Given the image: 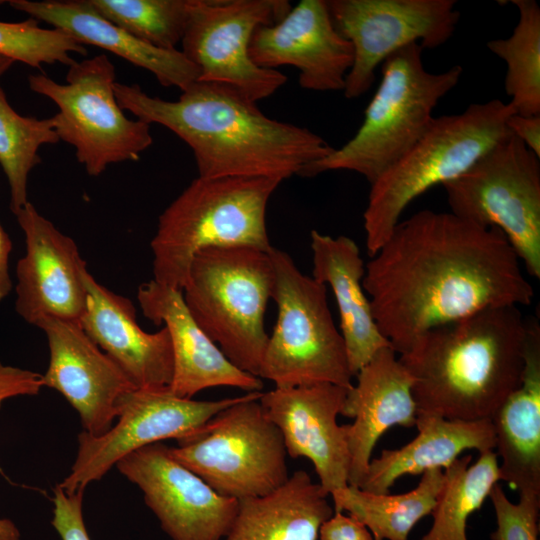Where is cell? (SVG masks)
Returning <instances> with one entry per match:
<instances>
[{"instance_id":"83f0119b","label":"cell","mask_w":540,"mask_h":540,"mask_svg":"<svg viewBox=\"0 0 540 540\" xmlns=\"http://www.w3.org/2000/svg\"><path fill=\"white\" fill-rule=\"evenodd\" d=\"M442 482V470L432 468L406 493L375 494L348 485L330 495L334 511H347L369 529L374 540H408L413 527L431 514Z\"/></svg>"},{"instance_id":"d590c367","label":"cell","mask_w":540,"mask_h":540,"mask_svg":"<svg viewBox=\"0 0 540 540\" xmlns=\"http://www.w3.org/2000/svg\"><path fill=\"white\" fill-rule=\"evenodd\" d=\"M42 388V374L0 361V406L13 397L37 395Z\"/></svg>"},{"instance_id":"ba28073f","label":"cell","mask_w":540,"mask_h":540,"mask_svg":"<svg viewBox=\"0 0 540 540\" xmlns=\"http://www.w3.org/2000/svg\"><path fill=\"white\" fill-rule=\"evenodd\" d=\"M274 271L276 322L259 378L277 388L329 383L353 386L344 339L327 300V286L300 271L291 256L269 251Z\"/></svg>"},{"instance_id":"7a4b0ae2","label":"cell","mask_w":540,"mask_h":540,"mask_svg":"<svg viewBox=\"0 0 540 540\" xmlns=\"http://www.w3.org/2000/svg\"><path fill=\"white\" fill-rule=\"evenodd\" d=\"M114 92L123 110L183 140L199 177L284 181L334 150L313 131L268 117L256 102L225 84L197 80L174 101L150 96L137 84L116 81Z\"/></svg>"},{"instance_id":"8fae6325","label":"cell","mask_w":540,"mask_h":540,"mask_svg":"<svg viewBox=\"0 0 540 540\" xmlns=\"http://www.w3.org/2000/svg\"><path fill=\"white\" fill-rule=\"evenodd\" d=\"M442 186L451 213L502 231L540 278V161L521 140L511 134Z\"/></svg>"},{"instance_id":"4316f807","label":"cell","mask_w":540,"mask_h":540,"mask_svg":"<svg viewBox=\"0 0 540 540\" xmlns=\"http://www.w3.org/2000/svg\"><path fill=\"white\" fill-rule=\"evenodd\" d=\"M329 494L298 470L274 491L238 500L234 522L223 540H318L334 509Z\"/></svg>"},{"instance_id":"52a82bcc","label":"cell","mask_w":540,"mask_h":540,"mask_svg":"<svg viewBox=\"0 0 540 540\" xmlns=\"http://www.w3.org/2000/svg\"><path fill=\"white\" fill-rule=\"evenodd\" d=\"M269 251L250 246L201 250L182 288L203 331L237 368L257 377L269 338L265 312L275 289Z\"/></svg>"},{"instance_id":"f35d334b","label":"cell","mask_w":540,"mask_h":540,"mask_svg":"<svg viewBox=\"0 0 540 540\" xmlns=\"http://www.w3.org/2000/svg\"><path fill=\"white\" fill-rule=\"evenodd\" d=\"M12 249V240L0 223V302L7 298L13 288L9 272V258Z\"/></svg>"},{"instance_id":"5b68a950","label":"cell","mask_w":540,"mask_h":540,"mask_svg":"<svg viewBox=\"0 0 540 540\" xmlns=\"http://www.w3.org/2000/svg\"><path fill=\"white\" fill-rule=\"evenodd\" d=\"M422 51L414 43L385 59L378 89L355 135L305 166L299 176L347 170L362 175L371 185L417 143L429 128L438 102L463 73L460 65L441 73L427 71Z\"/></svg>"},{"instance_id":"603a6c76","label":"cell","mask_w":540,"mask_h":540,"mask_svg":"<svg viewBox=\"0 0 540 540\" xmlns=\"http://www.w3.org/2000/svg\"><path fill=\"white\" fill-rule=\"evenodd\" d=\"M9 5L67 32L83 45L97 46L149 71L164 87L183 90L198 80V69L181 50L160 49L136 38L98 14L86 0H11Z\"/></svg>"},{"instance_id":"4dcf8cb0","label":"cell","mask_w":540,"mask_h":540,"mask_svg":"<svg viewBox=\"0 0 540 540\" xmlns=\"http://www.w3.org/2000/svg\"><path fill=\"white\" fill-rule=\"evenodd\" d=\"M59 141L50 117L18 114L0 86V166L8 181L9 207L14 215L29 202L28 179L41 162L40 147Z\"/></svg>"},{"instance_id":"ab89813d","label":"cell","mask_w":540,"mask_h":540,"mask_svg":"<svg viewBox=\"0 0 540 540\" xmlns=\"http://www.w3.org/2000/svg\"><path fill=\"white\" fill-rule=\"evenodd\" d=\"M21 534L15 523L7 518H0V540H20Z\"/></svg>"},{"instance_id":"60d3db41","label":"cell","mask_w":540,"mask_h":540,"mask_svg":"<svg viewBox=\"0 0 540 540\" xmlns=\"http://www.w3.org/2000/svg\"><path fill=\"white\" fill-rule=\"evenodd\" d=\"M13 63L14 61L11 59L0 55V78L6 71L9 70Z\"/></svg>"},{"instance_id":"3957f363","label":"cell","mask_w":540,"mask_h":540,"mask_svg":"<svg viewBox=\"0 0 540 540\" xmlns=\"http://www.w3.org/2000/svg\"><path fill=\"white\" fill-rule=\"evenodd\" d=\"M528 324L518 306L487 308L434 327L400 354L417 413L491 420L521 384Z\"/></svg>"},{"instance_id":"cb8c5ba5","label":"cell","mask_w":540,"mask_h":540,"mask_svg":"<svg viewBox=\"0 0 540 540\" xmlns=\"http://www.w3.org/2000/svg\"><path fill=\"white\" fill-rule=\"evenodd\" d=\"M310 248L312 277L333 292L349 367L355 376L377 351L391 347L374 320L363 288L364 260L356 242L344 235L332 237L312 230Z\"/></svg>"},{"instance_id":"9a60e30c","label":"cell","mask_w":540,"mask_h":540,"mask_svg":"<svg viewBox=\"0 0 540 540\" xmlns=\"http://www.w3.org/2000/svg\"><path fill=\"white\" fill-rule=\"evenodd\" d=\"M143 493L147 507L172 540H222L239 501L214 491L179 463L161 442L144 446L115 465Z\"/></svg>"},{"instance_id":"8992f818","label":"cell","mask_w":540,"mask_h":540,"mask_svg":"<svg viewBox=\"0 0 540 540\" xmlns=\"http://www.w3.org/2000/svg\"><path fill=\"white\" fill-rule=\"evenodd\" d=\"M514 113L509 102L492 99L459 114L434 117L417 143L370 185L363 214L369 256L388 239L414 199L457 178L510 136L506 123Z\"/></svg>"},{"instance_id":"277c9868","label":"cell","mask_w":540,"mask_h":540,"mask_svg":"<svg viewBox=\"0 0 540 540\" xmlns=\"http://www.w3.org/2000/svg\"><path fill=\"white\" fill-rule=\"evenodd\" d=\"M281 182L263 177L194 179L158 218L150 242L153 280L182 290L194 256L206 248L269 251L266 210Z\"/></svg>"},{"instance_id":"484cf974","label":"cell","mask_w":540,"mask_h":540,"mask_svg":"<svg viewBox=\"0 0 540 540\" xmlns=\"http://www.w3.org/2000/svg\"><path fill=\"white\" fill-rule=\"evenodd\" d=\"M418 435L408 444L382 450L370 460L360 489L387 494L403 475H417L432 468H447L468 449L479 453L495 448L491 420H449L438 415L417 413Z\"/></svg>"},{"instance_id":"30bf717a","label":"cell","mask_w":540,"mask_h":540,"mask_svg":"<svg viewBox=\"0 0 540 540\" xmlns=\"http://www.w3.org/2000/svg\"><path fill=\"white\" fill-rule=\"evenodd\" d=\"M68 68L65 83L46 74L28 76L29 88L58 107L50 118L59 140L75 148L90 176L101 175L112 164L137 161L153 137L149 124L128 118L119 106L114 64L98 54Z\"/></svg>"},{"instance_id":"7c38bea8","label":"cell","mask_w":540,"mask_h":540,"mask_svg":"<svg viewBox=\"0 0 540 540\" xmlns=\"http://www.w3.org/2000/svg\"><path fill=\"white\" fill-rule=\"evenodd\" d=\"M290 9L286 0H190L181 52L198 69L199 81L231 86L257 103L273 95L287 77L253 62L252 36Z\"/></svg>"},{"instance_id":"9c48e42d","label":"cell","mask_w":540,"mask_h":540,"mask_svg":"<svg viewBox=\"0 0 540 540\" xmlns=\"http://www.w3.org/2000/svg\"><path fill=\"white\" fill-rule=\"evenodd\" d=\"M262 392H248L170 447L179 463L224 497L264 496L289 478L283 438L264 414Z\"/></svg>"},{"instance_id":"74e56055","label":"cell","mask_w":540,"mask_h":540,"mask_svg":"<svg viewBox=\"0 0 540 540\" xmlns=\"http://www.w3.org/2000/svg\"><path fill=\"white\" fill-rule=\"evenodd\" d=\"M510 133L540 158V116L514 113L507 120Z\"/></svg>"},{"instance_id":"44dd1931","label":"cell","mask_w":540,"mask_h":540,"mask_svg":"<svg viewBox=\"0 0 540 540\" xmlns=\"http://www.w3.org/2000/svg\"><path fill=\"white\" fill-rule=\"evenodd\" d=\"M84 282L87 301L79 323L86 334L136 389L168 388L173 376L168 330L163 326L154 333L144 331L131 300L99 283L88 269Z\"/></svg>"},{"instance_id":"836d02e7","label":"cell","mask_w":540,"mask_h":540,"mask_svg":"<svg viewBox=\"0 0 540 540\" xmlns=\"http://www.w3.org/2000/svg\"><path fill=\"white\" fill-rule=\"evenodd\" d=\"M496 516V529L491 540H538L540 496L519 494L517 503L511 502L497 483L489 496Z\"/></svg>"},{"instance_id":"d4e9b609","label":"cell","mask_w":540,"mask_h":540,"mask_svg":"<svg viewBox=\"0 0 540 540\" xmlns=\"http://www.w3.org/2000/svg\"><path fill=\"white\" fill-rule=\"evenodd\" d=\"M525 367L520 386L491 419L499 480L519 494L540 496V325L527 320Z\"/></svg>"},{"instance_id":"2e32d148","label":"cell","mask_w":540,"mask_h":540,"mask_svg":"<svg viewBox=\"0 0 540 540\" xmlns=\"http://www.w3.org/2000/svg\"><path fill=\"white\" fill-rule=\"evenodd\" d=\"M15 216L25 238V253L16 264V313L33 326L45 317L79 322L87 301V266L77 244L30 201Z\"/></svg>"},{"instance_id":"e0dca14e","label":"cell","mask_w":540,"mask_h":540,"mask_svg":"<svg viewBox=\"0 0 540 540\" xmlns=\"http://www.w3.org/2000/svg\"><path fill=\"white\" fill-rule=\"evenodd\" d=\"M35 327L44 332L49 347L43 387L67 400L77 411L83 431L103 434L117 418L123 397L136 388L78 321L45 317Z\"/></svg>"},{"instance_id":"d6a6232c","label":"cell","mask_w":540,"mask_h":540,"mask_svg":"<svg viewBox=\"0 0 540 540\" xmlns=\"http://www.w3.org/2000/svg\"><path fill=\"white\" fill-rule=\"evenodd\" d=\"M72 53L86 55L85 45L67 32L42 28L39 21L29 18L21 22L0 21V55L41 69L45 64L71 66Z\"/></svg>"},{"instance_id":"ffe728a7","label":"cell","mask_w":540,"mask_h":540,"mask_svg":"<svg viewBox=\"0 0 540 540\" xmlns=\"http://www.w3.org/2000/svg\"><path fill=\"white\" fill-rule=\"evenodd\" d=\"M137 300L143 315L169 332L173 376L168 389L172 394L191 399L219 386L246 393L262 391V379L237 368L194 320L182 290L151 279L138 287Z\"/></svg>"},{"instance_id":"8d00e7d4","label":"cell","mask_w":540,"mask_h":540,"mask_svg":"<svg viewBox=\"0 0 540 540\" xmlns=\"http://www.w3.org/2000/svg\"><path fill=\"white\" fill-rule=\"evenodd\" d=\"M318 539L374 540L371 532L362 522L339 511H334L333 515L322 523Z\"/></svg>"},{"instance_id":"f546056e","label":"cell","mask_w":540,"mask_h":540,"mask_svg":"<svg viewBox=\"0 0 540 540\" xmlns=\"http://www.w3.org/2000/svg\"><path fill=\"white\" fill-rule=\"evenodd\" d=\"M511 2L519 14L512 34L486 46L507 65L504 87L515 112L540 116V8L535 0Z\"/></svg>"},{"instance_id":"e575fe53","label":"cell","mask_w":540,"mask_h":540,"mask_svg":"<svg viewBox=\"0 0 540 540\" xmlns=\"http://www.w3.org/2000/svg\"><path fill=\"white\" fill-rule=\"evenodd\" d=\"M53 494L51 524L61 540H91L83 517L84 490L67 494L58 484Z\"/></svg>"},{"instance_id":"f1b7e54d","label":"cell","mask_w":540,"mask_h":540,"mask_svg":"<svg viewBox=\"0 0 540 540\" xmlns=\"http://www.w3.org/2000/svg\"><path fill=\"white\" fill-rule=\"evenodd\" d=\"M457 458L443 472V482L431 512L433 523L420 540H467L468 517L480 509L499 481L498 456L493 450Z\"/></svg>"},{"instance_id":"7402d4cb","label":"cell","mask_w":540,"mask_h":540,"mask_svg":"<svg viewBox=\"0 0 540 540\" xmlns=\"http://www.w3.org/2000/svg\"><path fill=\"white\" fill-rule=\"evenodd\" d=\"M347 391L342 414L347 424L350 453L348 485L360 487L380 436L394 425L415 426L417 409L412 377L392 347H384L355 375Z\"/></svg>"},{"instance_id":"6da1fadb","label":"cell","mask_w":540,"mask_h":540,"mask_svg":"<svg viewBox=\"0 0 540 540\" xmlns=\"http://www.w3.org/2000/svg\"><path fill=\"white\" fill-rule=\"evenodd\" d=\"M363 288L380 332L399 354L434 327L534 298L502 231L433 210L397 223L365 264Z\"/></svg>"},{"instance_id":"4fadbf2b","label":"cell","mask_w":540,"mask_h":540,"mask_svg":"<svg viewBox=\"0 0 540 540\" xmlns=\"http://www.w3.org/2000/svg\"><path fill=\"white\" fill-rule=\"evenodd\" d=\"M455 0H329L336 30L353 47L344 96L360 97L375 80L376 68L414 43L436 48L453 35L460 18Z\"/></svg>"},{"instance_id":"d6986e66","label":"cell","mask_w":540,"mask_h":540,"mask_svg":"<svg viewBox=\"0 0 540 540\" xmlns=\"http://www.w3.org/2000/svg\"><path fill=\"white\" fill-rule=\"evenodd\" d=\"M249 54L262 68L295 67L299 85L317 92H343L354 60L352 44L334 27L325 0H301L277 23L258 27Z\"/></svg>"},{"instance_id":"5bb4252c","label":"cell","mask_w":540,"mask_h":540,"mask_svg":"<svg viewBox=\"0 0 540 540\" xmlns=\"http://www.w3.org/2000/svg\"><path fill=\"white\" fill-rule=\"evenodd\" d=\"M247 393L200 401L175 396L168 388L134 389L121 400L117 422L110 429L97 436L79 433L75 461L59 486L67 494L85 490L131 452L193 434L219 411L243 400Z\"/></svg>"},{"instance_id":"ac0fdd59","label":"cell","mask_w":540,"mask_h":540,"mask_svg":"<svg viewBox=\"0 0 540 540\" xmlns=\"http://www.w3.org/2000/svg\"><path fill=\"white\" fill-rule=\"evenodd\" d=\"M348 390L329 383L275 387L259 399L264 414L282 435L287 456L309 459L329 495L348 486L347 424L337 422Z\"/></svg>"},{"instance_id":"1f68e13d","label":"cell","mask_w":540,"mask_h":540,"mask_svg":"<svg viewBox=\"0 0 540 540\" xmlns=\"http://www.w3.org/2000/svg\"><path fill=\"white\" fill-rule=\"evenodd\" d=\"M98 14L160 49L181 43L190 0H86Z\"/></svg>"}]
</instances>
